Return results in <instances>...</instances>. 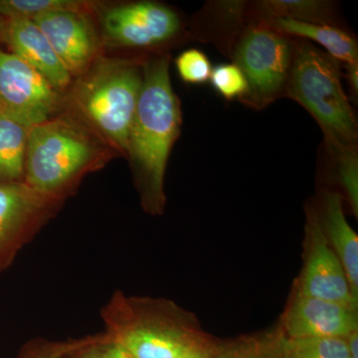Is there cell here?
I'll return each instance as SVG.
<instances>
[{"mask_svg":"<svg viewBox=\"0 0 358 358\" xmlns=\"http://www.w3.org/2000/svg\"><path fill=\"white\" fill-rule=\"evenodd\" d=\"M171 57L143 61V80L129 134L128 155L141 203L152 214L166 204L167 160L180 134L181 108L169 74Z\"/></svg>","mask_w":358,"mask_h":358,"instance_id":"cell-1","label":"cell"},{"mask_svg":"<svg viewBox=\"0 0 358 358\" xmlns=\"http://www.w3.org/2000/svg\"><path fill=\"white\" fill-rule=\"evenodd\" d=\"M106 336L133 358H190L213 339L173 301L117 292L103 308Z\"/></svg>","mask_w":358,"mask_h":358,"instance_id":"cell-2","label":"cell"},{"mask_svg":"<svg viewBox=\"0 0 358 358\" xmlns=\"http://www.w3.org/2000/svg\"><path fill=\"white\" fill-rule=\"evenodd\" d=\"M115 155L83 122L62 112L29 128L24 182L41 194L62 200L87 173Z\"/></svg>","mask_w":358,"mask_h":358,"instance_id":"cell-3","label":"cell"},{"mask_svg":"<svg viewBox=\"0 0 358 358\" xmlns=\"http://www.w3.org/2000/svg\"><path fill=\"white\" fill-rule=\"evenodd\" d=\"M143 80V61L101 55L73 79L63 112L74 115L117 155L127 157Z\"/></svg>","mask_w":358,"mask_h":358,"instance_id":"cell-4","label":"cell"},{"mask_svg":"<svg viewBox=\"0 0 358 358\" xmlns=\"http://www.w3.org/2000/svg\"><path fill=\"white\" fill-rule=\"evenodd\" d=\"M294 42L285 96L296 101L319 122L331 152L355 148L357 124L341 83L338 62L310 42Z\"/></svg>","mask_w":358,"mask_h":358,"instance_id":"cell-5","label":"cell"},{"mask_svg":"<svg viewBox=\"0 0 358 358\" xmlns=\"http://www.w3.org/2000/svg\"><path fill=\"white\" fill-rule=\"evenodd\" d=\"M294 42L262 20L244 30L235 45V64L248 82L242 102L263 109L285 96L294 57Z\"/></svg>","mask_w":358,"mask_h":358,"instance_id":"cell-6","label":"cell"},{"mask_svg":"<svg viewBox=\"0 0 358 358\" xmlns=\"http://www.w3.org/2000/svg\"><path fill=\"white\" fill-rule=\"evenodd\" d=\"M94 15L103 47L150 48L167 43L181 31L178 14L159 2H99Z\"/></svg>","mask_w":358,"mask_h":358,"instance_id":"cell-7","label":"cell"},{"mask_svg":"<svg viewBox=\"0 0 358 358\" xmlns=\"http://www.w3.org/2000/svg\"><path fill=\"white\" fill-rule=\"evenodd\" d=\"M64 94L0 44V114L27 128L64 110Z\"/></svg>","mask_w":358,"mask_h":358,"instance_id":"cell-8","label":"cell"},{"mask_svg":"<svg viewBox=\"0 0 358 358\" xmlns=\"http://www.w3.org/2000/svg\"><path fill=\"white\" fill-rule=\"evenodd\" d=\"M60 202L24 181H0V272L9 267L21 247Z\"/></svg>","mask_w":358,"mask_h":358,"instance_id":"cell-9","label":"cell"},{"mask_svg":"<svg viewBox=\"0 0 358 358\" xmlns=\"http://www.w3.org/2000/svg\"><path fill=\"white\" fill-rule=\"evenodd\" d=\"M94 13L54 11L33 20L73 79L86 72L102 55L103 46Z\"/></svg>","mask_w":358,"mask_h":358,"instance_id":"cell-10","label":"cell"},{"mask_svg":"<svg viewBox=\"0 0 358 358\" xmlns=\"http://www.w3.org/2000/svg\"><path fill=\"white\" fill-rule=\"evenodd\" d=\"M305 266L296 284V293L334 301L357 310L350 282L338 257L327 243L317 213L308 217Z\"/></svg>","mask_w":358,"mask_h":358,"instance_id":"cell-11","label":"cell"},{"mask_svg":"<svg viewBox=\"0 0 358 358\" xmlns=\"http://www.w3.org/2000/svg\"><path fill=\"white\" fill-rule=\"evenodd\" d=\"M281 329L289 338H345L358 331L357 310L294 292Z\"/></svg>","mask_w":358,"mask_h":358,"instance_id":"cell-12","label":"cell"},{"mask_svg":"<svg viewBox=\"0 0 358 358\" xmlns=\"http://www.w3.org/2000/svg\"><path fill=\"white\" fill-rule=\"evenodd\" d=\"M1 44L24 61L61 94L72 85L73 77L66 69L48 39L33 20H6Z\"/></svg>","mask_w":358,"mask_h":358,"instance_id":"cell-13","label":"cell"},{"mask_svg":"<svg viewBox=\"0 0 358 358\" xmlns=\"http://www.w3.org/2000/svg\"><path fill=\"white\" fill-rule=\"evenodd\" d=\"M317 216L327 243L345 268L353 296L358 301V237L346 220L341 195L334 192L324 193L322 216Z\"/></svg>","mask_w":358,"mask_h":358,"instance_id":"cell-14","label":"cell"},{"mask_svg":"<svg viewBox=\"0 0 358 358\" xmlns=\"http://www.w3.org/2000/svg\"><path fill=\"white\" fill-rule=\"evenodd\" d=\"M262 21L291 38L296 37L320 44L326 49L327 55L336 62L341 61L345 65L358 64L357 42L352 35L341 28L282 17Z\"/></svg>","mask_w":358,"mask_h":358,"instance_id":"cell-15","label":"cell"},{"mask_svg":"<svg viewBox=\"0 0 358 358\" xmlns=\"http://www.w3.org/2000/svg\"><path fill=\"white\" fill-rule=\"evenodd\" d=\"M29 128L0 114V181H24Z\"/></svg>","mask_w":358,"mask_h":358,"instance_id":"cell-16","label":"cell"},{"mask_svg":"<svg viewBox=\"0 0 358 358\" xmlns=\"http://www.w3.org/2000/svg\"><path fill=\"white\" fill-rule=\"evenodd\" d=\"M281 327L271 331L218 341L213 358H284Z\"/></svg>","mask_w":358,"mask_h":358,"instance_id":"cell-17","label":"cell"},{"mask_svg":"<svg viewBox=\"0 0 358 358\" xmlns=\"http://www.w3.org/2000/svg\"><path fill=\"white\" fill-rule=\"evenodd\" d=\"M259 18H289L303 22L331 24V4L326 1H306V0H270L260 1L256 6Z\"/></svg>","mask_w":358,"mask_h":358,"instance_id":"cell-18","label":"cell"},{"mask_svg":"<svg viewBox=\"0 0 358 358\" xmlns=\"http://www.w3.org/2000/svg\"><path fill=\"white\" fill-rule=\"evenodd\" d=\"M99 2L84 0H0V17L6 20H33L54 11L76 10L94 13Z\"/></svg>","mask_w":358,"mask_h":358,"instance_id":"cell-19","label":"cell"},{"mask_svg":"<svg viewBox=\"0 0 358 358\" xmlns=\"http://www.w3.org/2000/svg\"><path fill=\"white\" fill-rule=\"evenodd\" d=\"M284 358H350L348 343L341 338H289L282 341Z\"/></svg>","mask_w":358,"mask_h":358,"instance_id":"cell-20","label":"cell"},{"mask_svg":"<svg viewBox=\"0 0 358 358\" xmlns=\"http://www.w3.org/2000/svg\"><path fill=\"white\" fill-rule=\"evenodd\" d=\"M209 80L212 87L226 100H241L248 91L246 77L235 63L216 66Z\"/></svg>","mask_w":358,"mask_h":358,"instance_id":"cell-21","label":"cell"},{"mask_svg":"<svg viewBox=\"0 0 358 358\" xmlns=\"http://www.w3.org/2000/svg\"><path fill=\"white\" fill-rule=\"evenodd\" d=\"M176 66L182 81L192 85L206 83L213 69L205 53L195 48L183 51L176 58Z\"/></svg>","mask_w":358,"mask_h":358,"instance_id":"cell-22","label":"cell"},{"mask_svg":"<svg viewBox=\"0 0 358 358\" xmlns=\"http://www.w3.org/2000/svg\"><path fill=\"white\" fill-rule=\"evenodd\" d=\"M338 166L339 180L345 188L346 195L355 215L358 212V164L357 148L333 152Z\"/></svg>","mask_w":358,"mask_h":358,"instance_id":"cell-23","label":"cell"},{"mask_svg":"<svg viewBox=\"0 0 358 358\" xmlns=\"http://www.w3.org/2000/svg\"><path fill=\"white\" fill-rule=\"evenodd\" d=\"M96 336L62 343L40 341L25 348L20 358H70L73 353L95 341Z\"/></svg>","mask_w":358,"mask_h":358,"instance_id":"cell-24","label":"cell"},{"mask_svg":"<svg viewBox=\"0 0 358 358\" xmlns=\"http://www.w3.org/2000/svg\"><path fill=\"white\" fill-rule=\"evenodd\" d=\"M106 341H107V336L105 334H99L95 341L73 353L70 358H106Z\"/></svg>","mask_w":358,"mask_h":358,"instance_id":"cell-25","label":"cell"},{"mask_svg":"<svg viewBox=\"0 0 358 358\" xmlns=\"http://www.w3.org/2000/svg\"><path fill=\"white\" fill-rule=\"evenodd\" d=\"M105 357L106 358H133L128 352L124 350L122 346L113 343L110 339L105 343Z\"/></svg>","mask_w":358,"mask_h":358,"instance_id":"cell-26","label":"cell"},{"mask_svg":"<svg viewBox=\"0 0 358 358\" xmlns=\"http://www.w3.org/2000/svg\"><path fill=\"white\" fill-rule=\"evenodd\" d=\"M346 66V76L348 83L352 87V91L357 94L358 90V64H350Z\"/></svg>","mask_w":358,"mask_h":358,"instance_id":"cell-27","label":"cell"},{"mask_svg":"<svg viewBox=\"0 0 358 358\" xmlns=\"http://www.w3.org/2000/svg\"><path fill=\"white\" fill-rule=\"evenodd\" d=\"M350 358H358V331L345 338Z\"/></svg>","mask_w":358,"mask_h":358,"instance_id":"cell-28","label":"cell"},{"mask_svg":"<svg viewBox=\"0 0 358 358\" xmlns=\"http://www.w3.org/2000/svg\"><path fill=\"white\" fill-rule=\"evenodd\" d=\"M217 343L218 341L213 339L212 343L205 346V348L200 350L199 352H197L195 355H193L190 358H213Z\"/></svg>","mask_w":358,"mask_h":358,"instance_id":"cell-29","label":"cell"},{"mask_svg":"<svg viewBox=\"0 0 358 358\" xmlns=\"http://www.w3.org/2000/svg\"><path fill=\"white\" fill-rule=\"evenodd\" d=\"M4 23H6V20L0 17V44L2 42V32H3Z\"/></svg>","mask_w":358,"mask_h":358,"instance_id":"cell-30","label":"cell"}]
</instances>
